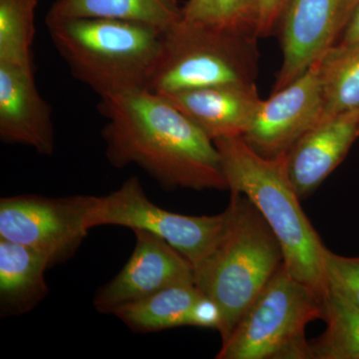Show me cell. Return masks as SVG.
I'll return each instance as SVG.
<instances>
[{
	"instance_id": "obj_18",
	"label": "cell",
	"mask_w": 359,
	"mask_h": 359,
	"mask_svg": "<svg viewBox=\"0 0 359 359\" xmlns=\"http://www.w3.org/2000/svg\"><path fill=\"white\" fill-rule=\"evenodd\" d=\"M325 332L309 341L311 359H359V309L328 289L323 299Z\"/></svg>"
},
{
	"instance_id": "obj_11",
	"label": "cell",
	"mask_w": 359,
	"mask_h": 359,
	"mask_svg": "<svg viewBox=\"0 0 359 359\" xmlns=\"http://www.w3.org/2000/svg\"><path fill=\"white\" fill-rule=\"evenodd\" d=\"M358 2L290 0L280 20L283 63L273 91L292 83L337 43Z\"/></svg>"
},
{
	"instance_id": "obj_4",
	"label": "cell",
	"mask_w": 359,
	"mask_h": 359,
	"mask_svg": "<svg viewBox=\"0 0 359 359\" xmlns=\"http://www.w3.org/2000/svg\"><path fill=\"white\" fill-rule=\"evenodd\" d=\"M228 209L221 242L195 269L196 285L221 313L222 342L283 264L278 238L247 197L231 193Z\"/></svg>"
},
{
	"instance_id": "obj_24",
	"label": "cell",
	"mask_w": 359,
	"mask_h": 359,
	"mask_svg": "<svg viewBox=\"0 0 359 359\" xmlns=\"http://www.w3.org/2000/svg\"><path fill=\"white\" fill-rule=\"evenodd\" d=\"M337 43L344 45V46H354L359 45V2L358 6L354 11L353 18L349 21L346 29L344 30L341 39Z\"/></svg>"
},
{
	"instance_id": "obj_22",
	"label": "cell",
	"mask_w": 359,
	"mask_h": 359,
	"mask_svg": "<svg viewBox=\"0 0 359 359\" xmlns=\"http://www.w3.org/2000/svg\"><path fill=\"white\" fill-rule=\"evenodd\" d=\"M323 269L328 289L359 309V257H344L325 249Z\"/></svg>"
},
{
	"instance_id": "obj_17",
	"label": "cell",
	"mask_w": 359,
	"mask_h": 359,
	"mask_svg": "<svg viewBox=\"0 0 359 359\" xmlns=\"http://www.w3.org/2000/svg\"><path fill=\"white\" fill-rule=\"evenodd\" d=\"M102 18L132 21L165 33L182 20L176 0H56L46 20Z\"/></svg>"
},
{
	"instance_id": "obj_23",
	"label": "cell",
	"mask_w": 359,
	"mask_h": 359,
	"mask_svg": "<svg viewBox=\"0 0 359 359\" xmlns=\"http://www.w3.org/2000/svg\"><path fill=\"white\" fill-rule=\"evenodd\" d=\"M290 0H259L257 37H266L280 25Z\"/></svg>"
},
{
	"instance_id": "obj_1",
	"label": "cell",
	"mask_w": 359,
	"mask_h": 359,
	"mask_svg": "<svg viewBox=\"0 0 359 359\" xmlns=\"http://www.w3.org/2000/svg\"><path fill=\"white\" fill-rule=\"evenodd\" d=\"M106 157L137 165L165 190H229L214 142L184 113L147 88L100 98Z\"/></svg>"
},
{
	"instance_id": "obj_13",
	"label": "cell",
	"mask_w": 359,
	"mask_h": 359,
	"mask_svg": "<svg viewBox=\"0 0 359 359\" xmlns=\"http://www.w3.org/2000/svg\"><path fill=\"white\" fill-rule=\"evenodd\" d=\"M359 138V111L325 116L285 155L287 174L299 199L306 200L346 157Z\"/></svg>"
},
{
	"instance_id": "obj_6",
	"label": "cell",
	"mask_w": 359,
	"mask_h": 359,
	"mask_svg": "<svg viewBox=\"0 0 359 359\" xmlns=\"http://www.w3.org/2000/svg\"><path fill=\"white\" fill-rule=\"evenodd\" d=\"M321 318L320 297L283 264L222 342L216 358L311 359L306 327Z\"/></svg>"
},
{
	"instance_id": "obj_2",
	"label": "cell",
	"mask_w": 359,
	"mask_h": 359,
	"mask_svg": "<svg viewBox=\"0 0 359 359\" xmlns=\"http://www.w3.org/2000/svg\"><path fill=\"white\" fill-rule=\"evenodd\" d=\"M231 193L247 197L273 231L290 275L323 301L328 287L323 269L325 249L301 205L287 174L285 156L257 154L242 136L214 141Z\"/></svg>"
},
{
	"instance_id": "obj_9",
	"label": "cell",
	"mask_w": 359,
	"mask_h": 359,
	"mask_svg": "<svg viewBox=\"0 0 359 359\" xmlns=\"http://www.w3.org/2000/svg\"><path fill=\"white\" fill-rule=\"evenodd\" d=\"M325 117L320 59L304 74L262 101L243 139L257 154L283 157Z\"/></svg>"
},
{
	"instance_id": "obj_20",
	"label": "cell",
	"mask_w": 359,
	"mask_h": 359,
	"mask_svg": "<svg viewBox=\"0 0 359 359\" xmlns=\"http://www.w3.org/2000/svg\"><path fill=\"white\" fill-rule=\"evenodd\" d=\"M37 0H0V63L32 68Z\"/></svg>"
},
{
	"instance_id": "obj_15",
	"label": "cell",
	"mask_w": 359,
	"mask_h": 359,
	"mask_svg": "<svg viewBox=\"0 0 359 359\" xmlns=\"http://www.w3.org/2000/svg\"><path fill=\"white\" fill-rule=\"evenodd\" d=\"M113 316L135 332L149 334L180 327L219 330L221 313L217 304L196 285L169 287L118 309Z\"/></svg>"
},
{
	"instance_id": "obj_21",
	"label": "cell",
	"mask_w": 359,
	"mask_h": 359,
	"mask_svg": "<svg viewBox=\"0 0 359 359\" xmlns=\"http://www.w3.org/2000/svg\"><path fill=\"white\" fill-rule=\"evenodd\" d=\"M259 9V0H188L182 18L257 37Z\"/></svg>"
},
{
	"instance_id": "obj_10",
	"label": "cell",
	"mask_w": 359,
	"mask_h": 359,
	"mask_svg": "<svg viewBox=\"0 0 359 359\" xmlns=\"http://www.w3.org/2000/svg\"><path fill=\"white\" fill-rule=\"evenodd\" d=\"M132 231L136 245L129 261L94 297L99 313L113 314L169 287L196 283L193 264L181 252L150 231Z\"/></svg>"
},
{
	"instance_id": "obj_8",
	"label": "cell",
	"mask_w": 359,
	"mask_h": 359,
	"mask_svg": "<svg viewBox=\"0 0 359 359\" xmlns=\"http://www.w3.org/2000/svg\"><path fill=\"white\" fill-rule=\"evenodd\" d=\"M95 196L18 195L0 200V238L37 250L50 266L74 256L90 229Z\"/></svg>"
},
{
	"instance_id": "obj_12",
	"label": "cell",
	"mask_w": 359,
	"mask_h": 359,
	"mask_svg": "<svg viewBox=\"0 0 359 359\" xmlns=\"http://www.w3.org/2000/svg\"><path fill=\"white\" fill-rule=\"evenodd\" d=\"M50 104L40 94L32 68L0 63V138L40 155H53L55 128Z\"/></svg>"
},
{
	"instance_id": "obj_7",
	"label": "cell",
	"mask_w": 359,
	"mask_h": 359,
	"mask_svg": "<svg viewBox=\"0 0 359 359\" xmlns=\"http://www.w3.org/2000/svg\"><path fill=\"white\" fill-rule=\"evenodd\" d=\"M229 217L228 208L214 216H186L167 211L149 199L140 180L131 177L114 192L97 197L87 224L90 230L120 226L150 231L181 252L195 269L218 247Z\"/></svg>"
},
{
	"instance_id": "obj_19",
	"label": "cell",
	"mask_w": 359,
	"mask_h": 359,
	"mask_svg": "<svg viewBox=\"0 0 359 359\" xmlns=\"http://www.w3.org/2000/svg\"><path fill=\"white\" fill-rule=\"evenodd\" d=\"M320 63L325 116L359 111V45L337 43Z\"/></svg>"
},
{
	"instance_id": "obj_5",
	"label": "cell",
	"mask_w": 359,
	"mask_h": 359,
	"mask_svg": "<svg viewBox=\"0 0 359 359\" xmlns=\"http://www.w3.org/2000/svg\"><path fill=\"white\" fill-rule=\"evenodd\" d=\"M257 37L181 20L163 33L162 47L146 88L165 95L226 84L254 83Z\"/></svg>"
},
{
	"instance_id": "obj_14",
	"label": "cell",
	"mask_w": 359,
	"mask_h": 359,
	"mask_svg": "<svg viewBox=\"0 0 359 359\" xmlns=\"http://www.w3.org/2000/svg\"><path fill=\"white\" fill-rule=\"evenodd\" d=\"M162 96L212 142L224 137L243 136L263 101L255 82L203 87Z\"/></svg>"
},
{
	"instance_id": "obj_16",
	"label": "cell",
	"mask_w": 359,
	"mask_h": 359,
	"mask_svg": "<svg viewBox=\"0 0 359 359\" xmlns=\"http://www.w3.org/2000/svg\"><path fill=\"white\" fill-rule=\"evenodd\" d=\"M50 263L26 245L0 238V306L2 314L21 316L48 294L45 271Z\"/></svg>"
},
{
	"instance_id": "obj_3",
	"label": "cell",
	"mask_w": 359,
	"mask_h": 359,
	"mask_svg": "<svg viewBox=\"0 0 359 359\" xmlns=\"http://www.w3.org/2000/svg\"><path fill=\"white\" fill-rule=\"evenodd\" d=\"M46 25L73 76L100 98L146 88L162 47L157 28L102 18L46 20Z\"/></svg>"
}]
</instances>
